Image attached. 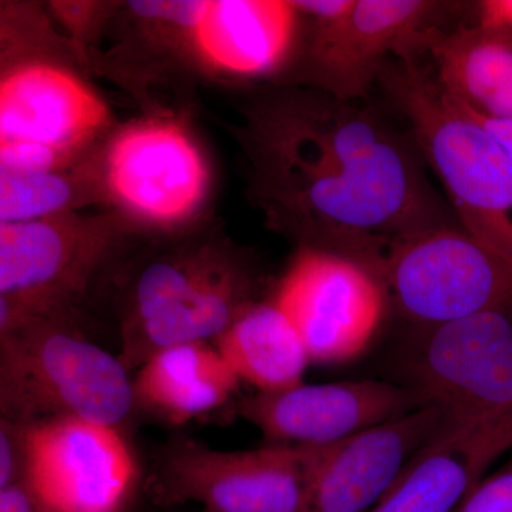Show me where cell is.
Returning a JSON list of instances; mask_svg holds the SVG:
<instances>
[{
  "mask_svg": "<svg viewBox=\"0 0 512 512\" xmlns=\"http://www.w3.org/2000/svg\"><path fill=\"white\" fill-rule=\"evenodd\" d=\"M241 113L234 134L249 200L299 249L345 256L380 279L403 239L456 224L412 137L373 111L284 84L251 97Z\"/></svg>",
  "mask_w": 512,
  "mask_h": 512,
  "instance_id": "6da1fadb",
  "label": "cell"
},
{
  "mask_svg": "<svg viewBox=\"0 0 512 512\" xmlns=\"http://www.w3.org/2000/svg\"><path fill=\"white\" fill-rule=\"evenodd\" d=\"M130 256L119 315L130 372L171 346L217 342L256 302L251 258L211 218L143 238Z\"/></svg>",
  "mask_w": 512,
  "mask_h": 512,
  "instance_id": "7a4b0ae2",
  "label": "cell"
},
{
  "mask_svg": "<svg viewBox=\"0 0 512 512\" xmlns=\"http://www.w3.org/2000/svg\"><path fill=\"white\" fill-rule=\"evenodd\" d=\"M379 83L439 177L460 228L512 264V157L419 60H393Z\"/></svg>",
  "mask_w": 512,
  "mask_h": 512,
  "instance_id": "3957f363",
  "label": "cell"
},
{
  "mask_svg": "<svg viewBox=\"0 0 512 512\" xmlns=\"http://www.w3.org/2000/svg\"><path fill=\"white\" fill-rule=\"evenodd\" d=\"M130 375L72 318L28 320L0 333V406L13 423L80 419L121 430L137 409Z\"/></svg>",
  "mask_w": 512,
  "mask_h": 512,
  "instance_id": "277c9868",
  "label": "cell"
},
{
  "mask_svg": "<svg viewBox=\"0 0 512 512\" xmlns=\"http://www.w3.org/2000/svg\"><path fill=\"white\" fill-rule=\"evenodd\" d=\"M146 235L111 208L0 224V333L72 318L97 278Z\"/></svg>",
  "mask_w": 512,
  "mask_h": 512,
  "instance_id": "5b68a950",
  "label": "cell"
},
{
  "mask_svg": "<svg viewBox=\"0 0 512 512\" xmlns=\"http://www.w3.org/2000/svg\"><path fill=\"white\" fill-rule=\"evenodd\" d=\"M302 36L293 86L355 103L393 60L417 59L453 5L427 0H299Z\"/></svg>",
  "mask_w": 512,
  "mask_h": 512,
  "instance_id": "8992f818",
  "label": "cell"
},
{
  "mask_svg": "<svg viewBox=\"0 0 512 512\" xmlns=\"http://www.w3.org/2000/svg\"><path fill=\"white\" fill-rule=\"evenodd\" d=\"M101 177L107 207L147 235L210 218V161L177 113L154 110L114 128L101 151Z\"/></svg>",
  "mask_w": 512,
  "mask_h": 512,
  "instance_id": "52a82bcc",
  "label": "cell"
},
{
  "mask_svg": "<svg viewBox=\"0 0 512 512\" xmlns=\"http://www.w3.org/2000/svg\"><path fill=\"white\" fill-rule=\"evenodd\" d=\"M320 447L266 444L224 451L177 436L158 451L150 490L158 503H195L201 512H309Z\"/></svg>",
  "mask_w": 512,
  "mask_h": 512,
  "instance_id": "ba28073f",
  "label": "cell"
},
{
  "mask_svg": "<svg viewBox=\"0 0 512 512\" xmlns=\"http://www.w3.org/2000/svg\"><path fill=\"white\" fill-rule=\"evenodd\" d=\"M64 50L60 43L2 50L0 143L46 148L79 165L99 153L116 126Z\"/></svg>",
  "mask_w": 512,
  "mask_h": 512,
  "instance_id": "9c48e42d",
  "label": "cell"
},
{
  "mask_svg": "<svg viewBox=\"0 0 512 512\" xmlns=\"http://www.w3.org/2000/svg\"><path fill=\"white\" fill-rule=\"evenodd\" d=\"M380 281L390 305L417 330L512 303V264L457 224L403 239L387 256Z\"/></svg>",
  "mask_w": 512,
  "mask_h": 512,
  "instance_id": "30bf717a",
  "label": "cell"
},
{
  "mask_svg": "<svg viewBox=\"0 0 512 512\" xmlns=\"http://www.w3.org/2000/svg\"><path fill=\"white\" fill-rule=\"evenodd\" d=\"M272 298L298 332L311 365H339L362 355L390 305L372 271L316 249H298Z\"/></svg>",
  "mask_w": 512,
  "mask_h": 512,
  "instance_id": "8fae6325",
  "label": "cell"
},
{
  "mask_svg": "<svg viewBox=\"0 0 512 512\" xmlns=\"http://www.w3.org/2000/svg\"><path fill=\"white\" fill-rule=\"evenodd\" d=\"M407 373L450 413L512 423V303L417 330Z\"/></svg>",
  "mask_w": 512,
  "mask_h": 512,
  "instance_id": "7c38bea8",
  "label": "cell"
},
{
  "mask_svg": "<svg viewBox=\"0 0 512 512\" xmlns=\"http://www.w3.org/2000/svg\"><path fill=\"white\" fill-rule=\"evenodd\" d=\"M23 434L25 483L40 511H126L140 471L123 431L92 421L55 419L23 426Z\"/></svg>",
  "mask_w": 512,
  "mask_h": 512,
  "instance_id": "4fadbf2b",
  "label": "cell"
},
{
  "mask_svg": "<svg viewBox=\"0 0 512 512\" xmlns=\"http://www.w3.org/2000/svg\"><path fill=\"white\" fill-rule=\"evenodd\" d=\"M430 403L413 386L359 380L256 392L237 403L268 444L325 447Z\"/></svg>",
  "mask_w": 512,
  "mask_h": 512,
  "instance_id": "5bb4252c",
  "label": "cell"
},
{
  "mask_svg": "<svg viewBox=\"0 0 512 512\" xmlns=\"http://www.w3.org/2000/svg\"><path fill=\"white\" fill-rule=\"evenodd\" d=\"M451 413L437 403L320 447L309 485V512H370Z\"/></svg>",
  "mask_w": 512,
  "mask_h": 512,
  "instance_id": "9a60e30c",
  "label": "cell"
},
{
  "mask_svg": "<svg viewBox=\"0 0 512 512\" xmlns=\"http://www.w3.org/2000/svg\"><path fill=\"white\" fill-rule=\"evenodd\" d=\"M301 36V13L293 2L204 0L190 33L192 59L212 77L256 82L291 69Z\"/></svg>",
  "mask_w": 512,
  "mask_h": 512,
  "instance_id": "2e32d148",
  "label": "cell"
},
{
  "mask_svg": "<svg viewBox=\"0 0 512 512\" xmlns=\"http://www.w3.org/2000/svg\"><path fill=\"white\" fill-rule=\"evenodd\" d=\"M508 450L510 421L451 413L370 512H453Z\"/></svg>",
  "mask_w": 512,
  "mask_h": 512,
  "instance_id": "e0dca14e",
  "label": "cell"
},
{
  "mask_svg": "<svg viewBox=\"0 0 512 512\" xmlns=\"http://www.w3.org/2000/svg\"><path fill=\"white\" fill-rule=\"evenodd\" d=\"M133 382L137 407L175 426L218 412L241 384L210 342L160 350L138 367Z\"/></svg>",
  "mask_w": 512,
  "mask_h": 512,
  "instance_id": "ac0fdd59",
  "label": "cell"
},
{
  "mask_svg": "<svg viewBox=\"0 0 512 512\" xmlns=\"http://www.w3.org/2000/svg\"><path fill=\"white\" fill-rule=\"evenodd\" d=\"M427 53L444 92L464 109L493 120H512V33L481 26L440 30Z\"/></svg>",
  "mask_w": 512,
  "mask_h": 512,
  "instance_id": "d6986e66",
  "label": "cell"
},
{
  "mask_svg": "<svg viewBox=\"0 0 512 512\" xmlns=\"http://www.w3.org/2000/svg\"><path fill=\"white\" fill-rule=\"evenodd\" d=\"M215 346L241 383L261 393L298 386L311 365L298 332L274 298L252 303Z\"/></svg>",
  "mask_w": 512,
  "mask_h": 512,
  "instance_id": "ffe728a7",
  "label": "cell"
},
{
  "mask_svg": "<svg viewBox=\"0 0 512 512\" xmlns=\"http://www.w3.org/2000/svg\"><path fill=\"white\" fill-rule=\"evenodd\" d=\"M101 151L86 163L45 173H0V224H19L107 205Z\"/></svg>",
  "mask_w": 512,
  "mask_h": 512,
  "instance_id": "44dd1931",
  "label": "cell"
},
{
  "mask_svg": "<svg viewBox=\"0 0 512 512\" xmlns=\"http://www.w3.org/2000/svg\"><path fill=\"white\" fill-rule=\"evenodd\" d=\"M453 512H512V460L481 478Z\"/></svg>",
  "mask_w": 512,
  "mask_h": 512,
  "instance_id": "7402d4cb",
  "label": "cell"
},
{
  "mask_svg": "<svg viewBox=\"0 0 512 512\" xmlns=\"http://www.w3.org/2000/svg\"><path fill=\"white\" fill-rule=\"evenodd\" d=\"M26 476L25 434L22 424L2 419L0 421V490Z\"/></svg>",
  "mask_w": 512,
  "mask_h": 512,
  "instance_id": "603a6c76",
  "label": "cell"
},
{
  "mask_svg": "<svg viewBox=\"0 0 512 512\" xmlns=\"http://www.w3.org/2000/svg\"><path fill=\"white\" fill-rule=\"evenodd\" d=\"M476 25L512 33V0H484L476 3Z\"/></svg>",
  "mask_w": 512,
  "mask_h": 512,
  "instance_id": "cb8c5ba5",
  "label": "cell"
},
{
  "mask_svg": "<svg viewBox=\"0 0 512 512\" xmlns=\"http://www.w3.org/2000/svg\"><path fill=\"white\" fill-rule=\"evenodd\" d=\"M0 512H42L28 484L20 481L0 490Z\"/></svg>",
  "mask_w": 512,
  "mask_h": 512,
  "instance_id": "d4e9b609",
  "label": "cell"
},
{
  "mask_svg": "<svg viewBox=\"0 0 512 512\" xmlns=\"http://www.w3.org/2000/svg\"><path fill=\"white\" fill-rule=\"evenodd\" d=\"M471 114L500 141L501 146H503L512 157V120L484 119V117L477 116V114Z\"/></svg>",
  "mask_w": 512,
  "mask_h": 512,
  "instance_id": "484cf974",
  "label": "cell"
}]
</instances>
